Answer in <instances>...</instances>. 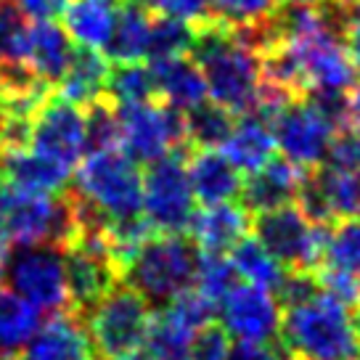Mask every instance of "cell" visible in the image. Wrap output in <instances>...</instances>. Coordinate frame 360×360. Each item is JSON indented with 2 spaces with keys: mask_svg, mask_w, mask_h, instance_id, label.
<instances>
[{
  "mask_svg": "<svg viewBox=\"0 0 360 360\" xmlns=\"http://www.w3.org/2000/svg\"><path fill=\"white\" fill-rule=\"evenodd\" d=\"M188 56L202 69L207 98L233 117L252 114L259 96V58L231 37V30L217 19L193 27Z\"/></svg>",
  "mask_w": 360,
  "mask_h": 360,
  "instance_id": "obj_1",
  "label": "cell"
},
{
  "mask_svg": "<svg viewBox=\"0 0 360 360\" xmlns=\"http://www.w3.org/2000/svg\"><path fill=\"white\" fill-rule=\"evenodd\" d=\"M79 236L77 202L69 191L45 196L13 188L0 178V244H56L67 249Z\"/></svg>",
  "mask_w": 360,
  "mask_h": 360,
  "instance_id": "obj_2",
  "label": "cell"
},
{
  "mask_svg": "<svg viewBox=\"0 0 360 360\" xmlns=\"http://www.w3.org/2000/svg\"><path fill=\"white\" fill-rule=\"evenodd\" d=\"M347 310L323 289L307 302L286 307L281 347L294 360H360V337Z\"/></svg>",
  "mask_w": 360,
  "mask_h": 360,
  "instance_id": "obj_3",
  "label": "cell"
},
{
  "mask_svg": "<svg viewBox=\"0 0 360 360\" xmlns=\"http://www.w3.org/2000/svg\"><path fill=\"white\" fill-rule=\"evenodd\" d=\"M196 244L178 233H151L135 249L122 270V281L133 286L148 304H167L183 292L193 289Z\"/></svg>",
  "mask_w": 360,
  "mask_h": 360,
  "instance_id": "obj_4",
  "label": "cell"
},
{
  "mask_svg": "<svg viewBox=\"0 0 360 360\" xmlns=\"http://www.w3.org/2000/svg\"><path fill=\"white\" fill-rule=\"evenodd\" d=\"M72 193L106 220L141 214V172L120 148L90 151L79 159Z\"/></svg>",
  "mask_w": 360,
  "mask_h": 360,
  "instance_id": "obj_5",
  "label": "cell"
},
{
  "mask_svg": "<svg viewBox=\"0 0 360 360\" xmlns=\"http://www.w3.org/2000/svg\"><path fill=\"white\" fill-rule=\"evenodd\" d=\"M3 278L11 292L40 315L69 313L64 249L56 244H19L6 252Z\"/></svg>",
  "mask_w": 360,
  "mask_h": 360,
  "instance_id": "obj_6",
  "label": "cell"
},
{
  "mask_svg": "<svg viewBox=\"0 0 360 360\" xmlns=\"http://www.w3.org/2000/svg\"><path fill=\"white\" fill-rule=\"evenodd\" d=\"M90 349L101 360L130 355L146 345L151 326V304L127 283H117L85 318Z\"/></svg>",
  "mask_w": 360,
  "mask_h": 360,
  "instance_id": "obj_7",
  "label": "cell"
},
{
  "mask_svg": "<svg viewBox=\"0 0 360 360\" xmlns=\"http://www.w3.org/2000/svg\"><path fill=\"white\" fill-rule=\"evenodd\" d=\"M186 154L188 151H169L146 165V175H141V214L154 233L186 236L191 231L196 199L186 172Z\"/></svg>",
  "mask_w": 360,
  "mask_h": 360,
  "instance_id": "obj_8",
  "label": "cell"
},
{
  "mask_svg": "<svg viewBox=\"0 0 360 360\" xmlns=\"http://www.w3.org/2000/svg\"><path fill=\"white\" fill-rule=\"evenodd\" d=\"M117 122L122 154L135 165H151L167 157L169 151H191L186 141V112L169 103L148 101L117 106Z\"/></svg>",
  "mask_w": 360,
  "mask_h": 360,
  "instance_id": "obj_9",
  "label": "cell"
},
{
  "mask_svg": "<svg viewBox=\"0 0 360 360\" xmlns=\"http://www.w3.org/2000/svg\"><path fill=\"white\" fill-rule=\"evenodd\" d=\"M255 238L286 270H318L323 259L328 225L310 223L297 204L255 214Z\"/></svg>",
  "mask_w": 360,
  "mask_h": 360,
  "instance_id": "obj_10",
  "label": "cell"
},
{
  "mask_svg": "<svg viewBox=\"0 0 360 360\" xmlns=\"http://www.w3.org/2000/svg\"><path fill=\"white\" fill-rule=\"evenodd\" d=\"M30 148L53 159L64 167H77L85 157V112L77 103H69L56 90L32 117Z\"/></svg>",
  "mask_w": 360,
  "mask_h": 360,
  "instance_id": "obj_11",
  "label": "cell"
},
{
  "mask_svg": "<svg viewBox=\"0 0 360 360\" xmlns=\"http://www.w3.org/2000/svg\"><path fill=\"white\" fill-rule=\"evenodd\" d=\"M273 141L276 148H281L286 162H292L300 169L321 167L328 157V148L337 130L300 98L292 101L273 122Z\"/></svg>",
  "mask_w": 360,
  "mask_h": 360,
  "instance_id": "obj_12",
  "label": "cell"
},
{
  "mask_svg": "<svg viewBox=\"0 0 360 360\" xmlns=\"http://www.w3.org/2000/svg\"><path fill=\"white\" fill-rule=\"evenodd\" d=\"M297 64L302 69L307 88H326L347 93L358 82V72L349 61L345 40L328 32L321 24L318 30L302 34L297 40H289Z\"/></svg>",
  "mask_w": 360,
  "mask_h": 360,
  "instance_id": "obj_13",
  "label": "cell"
},
{
  "mask_svg": "<svg viewBox=\"0 0 360 360\" xmlns=\"http://www.w3.org/2000/svg\"><path fill=\"white\" fill-rule=\"evenodd\" d=\"M217 307L225 334L238 342H276L281 334V304L262 286L236 283Z\"/></svg>",
  "mask_w": 360,
  "mask_h": 360,
  "instance_id": "obj_14",
  "label": "cell"
},
{
  "mask_svg": "<svg viewBox=\"0 0 360 360\" xmlns=\"http://www.w3.org/2000/svg\"><path fill=\"white\" fill-rule=\"evenodd\" d=\"M304 169L294 167L286 159H270L257 172H249V178L241 183V207L249 214H262L297 202V193L302 186Z\"/></svg>",
  "mask_w": 360,
  "mask_h": 360,
  "instance_id": "obj_15",
  "label": "cell"
},
{
  "mask_svg": "<svg viewBox=\"0 0 360 360\" xmlns=\"http://www.w3.org/2000/svg\"><path fill=\"white\" fill-rule=\"evenodd\" d=\"M186 172H188L193 199L204 207L233 202L241 191V183H244L241 172L217 148L188 151L186 154Z\"/></svg>",
  "mask_w": 360,
  "mask_h": 360,
  "instance_id": "obj_16",
  "label": "cell"
},
{
  "mask_svg": "<svg viewBox=\"0 0 360 360\" xmlns=\"http://www.w3.org/2000/svg\"><path fill=\"white\" fill-rule=\"evenodd\" d=\"M93 358L82 318L75 313L51 315L37 326L19 360H88Z\"/></svg>",
  "mask_w": 360,
  "mask_h": 360,
  "instance_id": "obj_17",
  "label": "cell"
},
{
  "mask_svg": "<svg viewBox=\"0 0 360 360\" xmlns=\"http://www.w3.org/2000/svg\"><path fill=\"white\" fill-rule=\"evenodd\" d=\"M69 175H72L69 167L37 154L32 148L0 151V178L19 191L53 196L67 188Z\"/></svg>",
  "mask_w": 360,
  "mask_h": 360,
  "instance_id": "obj_18",
  "label": "cell"
},
{
  "mask_svg": "<svg viewBox=\"0 0 360 360\" xmlns=\"http://www.w3.org/2000/svg\"><path fill=\"white\" fill-rule=\"evenodd\" d=\"M72 53H75L72 37L53 19H40L30 27L24 64L32 69L43 82L58 85V79L64 77L69 61H72Z\"/></svg>",
  "mask_w": 360,
  "mask_h": 360,
  "instance_id": "obj_19",
  "label": "cell"
},
{
  "mask_svg": "<svg viewBox=\"0 0 360 360\" xmlns=\"http://www.w3.org/2000/svg\"><path fill=\"white\" fill-rule=\"evenodd\" d=\"M252 217L241 204L225 202L214 207H204L202 212L193 214L191 233L196 249L204 255H225L247 236Z\"/></svg>",
  "mask_w": 360,
  "mask_h": 360,
  "instance_id": "obj_20",
  "label": "cell"
},
{
  "mask_svg": "<svg viewBox=\"0 0 360 360\" xmlns=\"http://www.w3.org/2000/svg\"><path fill=\"white\" fill-rule=\"evenodd\" d=\"M157 85V101L169 103L175 109L188 112L207 101V82L202 69L191 61V56H175L148 64Z\"/></svg>",
  "mask_w": 360,
  "mask_h": 360,
  "instance_id": "obj_21",
  "label": "cell"
},
{
  "mask_svg": "<svg viewBox=\"0 0 360 360\" xmlns=\"http://www.w3.org/2000/svg\"><path fill=\"white\" fill-rule=\"evenodd\" d=\"M223 154L238 172H257L262 165H268L276 157V141L273 130L257 114L238 117L233 130L223 143Z\"/></svg>",
  "mask_w": 360,
  "mask_h": 360,
  "instance_id": "obj_22",
  "label": "cell"
},
{
  "mask_svg": "<svg viewBox=\"0 0 360 360\" xmlns=\"http://www.w3.org/2000/svg\"><path fill=\"white\" fill-rule=\"evenodd\" d=\"M109 61L103 58L101 51L75 45V53L69 61L64 77L58 79V96L69 103L88 106L90 101L101 98L106 93V79H109Z\"/></svg>",
  "mask_w": 360,
  "mask_h": 360,
  "instance_id": "obj_23",
  "label": "cell"
},
{
  "mask_svg": "<svg viewBox=\"0 0 360 360\" xmlns=\"http://www.w3.org/2000/svg\"><path fill=\"white\" fill-rule=\"evenodd\" d=\"M122 0H69L64 8V30L72 43L101 51L109 34Z\"/></svg>",
  "mask_w": 360,
  "mask_h": 360,
  "instance_id": "obj_24",
  "label": "cell"
},
{
  "mask_svg": "<svg viewBox=\"0 0 360 360\" xmlns=\"http://www.w3.org/2000/svg\"><path fill=\"white\" fill-rule=\"evenodd\" d=\"M148 24H151V13L138 0H122L117 19H114L112 34L101 48L103 58L109 64L141 61L146 56Z\"/></svg>",
  "mask_w": 360,
  "mask_h": 360,
  "instance_id": "obj_25",
  "label": "cell"
},
{
  "mask_svg": "<svg viewBox=\"0 0 360 360\" xmlns=\"http://www.w3.org/2000/svg\"><path fill=\"white\" fill-rule=\"evenodd\" d=\"M40 326V313L16 297L11 289L0 286V358L22 355L27 342Z\"/></svg>",
  "mask_w": 360,
  "mask_h": 360,
  "instance_id": "obj_26",
  "label": "cell"
},
{
  "mask_svg": "<svg viewBox=\"0 0 360 360\" xmlns=\"http://www.w3.org/2000/svg\"><path fill=\"white\" fill-rule=\"evenodd\" d=\"M193 337H196V328L188 321H183L169 304H165L157 315H151L146 345L157 360H188Z\"/></svg>",
  "mask_w": 360,
  "mask_h": 360,
  "instance_id": "obj_27",
  "label": "cell"
},
{
  "mask_svg": "<svg viewBox=\"0 0 360 360\" xmlns=\"http://www.w3.org/2000/svg\"><path fill=\"white\" fill-rule=\"evenodd\" d=\"M236 124V117L212 101H202L186 112V141L188 148H223Z\"/></svg>",
  "mask_w": 360,
  "mask_h": 360,
  "instance_id": "obj_28",
  "label": "cell"
},
{
  "mask_svg": "<svg viewBox=\"0 0 360 360\" xmlns=\"http://www.w3.org/2000/svg\"><path fill=\"white\" fill-rule=\"evenodd\" d=\"M228 259H231L238 278H244V283H255V286H262L268 292H276L283 278V268L270 257L255 236L241 238L236 247L231 249Z\"/></svg>",
  "mask_w": 360,
  "mask_h": 360,
  "instance_id": "obj_29",
  "label": "cell"
},
{
  "mask_svg": "<svg viewBox=\"0 0 360 360\" xmlns=\"http://www.w3.org/2000/svg\"><path fill=\"white\" fill-rule=\"evenodd\" d=\"M106 93L117 106H133V103L157 101V85L148 64L127 61V64H112Z\"/></svg>",
  "mask_w": 360,
  "mask_h": 360,
  "instance_id": "obj_30",
  "label": "cell"
},
{
  "mask_svg": "<svg viewBox=\"0 0 360 360\" xmlns=\"http://www.w3.org/2000/svg\"><path fill=\"white\" fill-rule=\"evenodd\" d=\"M321 268L349 273L360 278V214L337 220L328 228Z\"/></svg>",
  "mask_w": 360,
  "mask_h": 360,
  "instance_id": "obj_31",
  "label": "cell"
},
{
  "mask_svg": "<svg viewBox=\"0 0 360 360\" xmlns=\"http://www.w3.org/2000/svg\"><path fill=\"white\" fill-rule=\"evenodd\" d=\"M193 43V27L180 22L175 16H165V13H151V24H148V40H146V56L148 64L154 61H165V58L188 56Z\"/></svg>",
  "mask_w": 360,
  "mask_h": 360,
  "instance_id": "obj_32",
  "label": "cell"
},
{
  "mask_svg": "<svg viewBox=\"0 0 360 360\" xmlns=\"http://www.w3.org/2000/svg\"><path fill=\"white\" fill-rule=\"evenodd\" d=\"M82 112H85V154L120 146L117 106L109 98V93H103L101 98L82 106Z\"/></svg>",
  "mask_w": 360,
  "mask_h": 360,
  "instance_id": "obj_33",
  "label": "cell"
},
{
  "mask_svg": "<svg viewBox=\"0 0 360 360\" xmlns=\"http://www.w3.org/2000/svg\"><path fill=\"white\" fill-rule=\"evenodd\" d=\"M238 283V276L225 255H202L193 276V292L217 310L223 297Z\"/></svg>",
  "mask_w": 360,
  "mask_h": 360,
  "instance_id": "obj_34",
  "label": "cell"
},
{
  "mask_svg": "<svg viewBox=\"0 0 360 360\" xmlns=\"http://www.w3.org/2000/svg\"><path fill=\"white\" fill-rule=\"evenodd\" d=\"M30 24L16 0H0V64H24Z\"/></svg>",
  "mask_w": 360,
  "mask_h": 360,
  "instance_id": "obj_35",
  "label": "cell"
},
{
  "mask_svg": "<svg viewBox=\"0 0 360 360\" xmlns=\"http://www.w3.org/2000/svg\"><path fill=\"white\" fill-rule=\"evenodd\" d=\"M302 101L313 109L318 117H323L337 133L349 130V101L347 93L342 90H326V88H307Z\"/></svg>",
  "mask_w": 360,
  "mask_h": 360,
  "instance_id": "obj_36",
  "label": "cell"
},
{
  "mask_svg": "<svg viewBox=\"0 0 360 360\" xmlns=\"http://www.w3.org/2000/svg\"><path fill=\"white\" fill-rule=\"evenodd\" d=\"M276 6H278V0H212L214 19L225 27L259 22L268 13H273Z\"/></svg>",
  "mask_w": 360,
  "mask_h": 360,
  "instance_id": "obj_37",
  "label": "cell"
},
{
  "mask_svg": "<svg viewBox=\"0 0 360 360\" xmlns=\"http://www.w3.org/2000/svg\"><path fill=\"white\" fill-rule=\"evenodd\" d=\"M323 165L347 169V172H360V130L349 127V130H342V133L334 135Z\"/></svg>",
  "mask_w": 360,
  "mask_h": 360,
  "instance_id": "obj_38",
  "label": "cell"
},
{
  "mask_svg": "<svg viewBox=\"0 0 360 360\" xmlns=\"http://www.w3.org/2000/svg\"><path fill=\"white\" fill-rule=\"evenodd\" d=\"M228 347H231V342H228L225 328L217 323H207L202 331H196L188 360H225Z\"/></svg>",
  "mask_w": 360,
  "mask_h": 360,
  "instance_id": "obj_39",
  "label": "cell"
},
{
  "mask_svg": "<svg viewBox=\"0 0 360 360\" xmlns=\"http://www.w3.org/2000/svg\"><path fill=\"white\" fill-rule=\"evenodd\" d=\"M225 360H292V355L276 342H236L228 347Z\"/></svg>",
  "mask_w": 360,
  "mask_h": 360,
  "instance_id": "obj_40",
  "label": "cell"
},
{
  "mask_svg": "<svg viewBox=\"0 0 360 360\" xmlns=\"http://www.w3.org/2000/svg\"><path fill=\"white\" fill-rule=\"evenodd\" d=\"M69 0H16V6L22 8L24 16H32V19H56L64 13Z\"/></svg>",
  "mask_w": 360,
  "mask_h": 360,
  "instance_id": "obj_41",
  "label": "cell"
},
{
  "mask_svg": "<svg viewBox=\"0 0 360 360\" xmlns=\"http://www.w3.org/2000/svg\"><path fill=\"white\" fill-rule=\"evenodd\" d=\"M345 48H347L355 72H360V3H355V8L349 13L347 30H345Z\"/></svg>",
  "mask_w": 360,
  "mask_h": 360,
  "instance_id": "obj_42",
  "label": "cell"
},
{
  "mask_svg": "<svg viewBox=\"0 0 360 360\" xmlns=\"http://www.w3.org/2000/svg\"><path fill=\"white\" fill-rule=\"evenodd\" d=\"M347 101H349V124L355 130H360V82L352 85V93L347 96Z\"/></svg>",
  "mask_w": 360,
  "mask_h": 360,
  "instance_id": "obj_43",
  "label": "cell"
},
{
  "mask_svg": "<svg viewBox=\"0 0 360 360\" xmlns=\"http://www.w3.org/2000/svg\"><path fill=\"white\" fill-rule=\"evenodd\" d=\"M114 360H157L148 349H135L130 355H122V358H114Z\"/></svg>",
  "mask_w": 360,
  "mask_h": 360,
  "instance_id": "obj_44",
  "label": "cell"
},
{
  "mask_svg": "<svg viewBox=\"0 0 360 360\" xmlns=\"http://www.w3.org/2000/svg\"><path fill=\"white\" fill-rule=\"evenodd\" d=\"M352 310H355V315H352V328H355V334L360 337V302L355 304Z\"/></svg>",
  "mask_w": 360,
  "mask_h": 360,
  "instance_id": "obj_45",
  "label": "cell"
},
{
  "mask_svg": "<svg viewBox=\"0 0 360 360\" xmlns=\"http://www.w3.org/2000/svg\"><path fill=\"white\" fill-rule=\"evenodd\" d=\"M3 270H6V247L0 244V281H3Z\"/></svg>",
  "mask_w": 360,
  "mask_h": 360,
  "instance_id": "obj_46",
  "label": "cell"
},
{
  "mask_svg": "<svg viewBox=\"0 0 360 360\" xmlns=\"http://www.w3.org/2000/svg\"><path fill=\"white\" fill-rule=\"evenodd\" d=\"M294 3H318V0H294Z\"/></svg>",
  "mask_w": 360,
  "mask_h": 360,
  "instance_id": "obj_47",
  "label": "cell"
},
{
  "mask_svg": "<svg viewBox=\"0 0 360 360\" xmlns=\"http://www.w3.org/2000/svg\"><path fill=\"white\" fill-rule=\"evenodd\" d=\"M0 98H3V77H0Z\"/></svg>",
  "mask_w": 360,
  "mask_h": 360,
  "instance_id": "obj_48",
  "label": "cell"
},
{
  "mask_svg": "<svg viewBox=\"0 0 360 360\" xmlns=\"http://www.w3.org/2000/svg\"><path fill=\"white\" fill-rule=\"evenodd\" d=\"M0 360H16V358H0Z\"/></svg>",
  "mask_w": 360,
  "mask_h": 360,
  "instance_id": "obj_49",
  "label": "cell"
},
{
  "mask_svg": "<svg viewBox=\"0 0 360 360\" xmlns=\"http://www.w3.org/2000/svg\"><path fill=\"white\" fill-rule=\"evenodd\" d=\"M352 3H360V0H352Z\"/></svg>",
  "mask_w": 360,
  "mask_h": 360,
  "instance_id": "obj_50",
  "label": "cell"
},
{
  "mask_svg": "<svg viewBox=\"0 0 360 360\" xmlns=\"http://www.w3.org/2000/svg\"><path fill=\"white\" fill-rule=\"evenodd\" d=\"M88 360H93V358H88Z\"/></svg>",
  "mask_w": 360,
  "mask_h": 360,
  "instance_id": "obj_51",
  "label": "cell"
},
{
  "mask_svg": "<svg viewBox=\"0 0 360 360\" xmlns=\"http://www.w3.org/2000/svg\"><path fill=\"white\" fill-rule=\"evenodd\" d=\"M292 360H294V358H292Z\"/></svg>",
  "mask_w": 360,
  "mask_h": 360,
  "instance_id": "obj_52",
  "label": "cell"
}]
</instances>
